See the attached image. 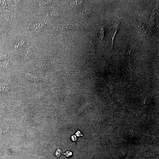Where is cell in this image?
Wrapping results in <instances>:
<instances>
[{
  "label": "cell",
  "mask_w": 159,
  "mask_h": 159,
  "mask_svg": "<svg viewBox=\"0 0 159 159\" xmlns=\"http://www.w3.org/2000/svg\"><path fill=\"white\" fill-rule=\"evenodd\" d=\"M153 13L152 14L150 22V25L152 26H153L155 21L154 19L155 18V12L154 11H153Z\"/></svg>",
  "instance_id": "11"
},
{
  "label": "cell",
  "mask_w": 159,
  "mask_h": 159,
  "mask_svg": "<svg viewBox=\"0 0 159 159\" xmlns=\"http://www.w3.org/2000/svg\"><path fill=\"white\" fill-rule=\"evenodd\" d=\"M26 74L28 78L32 81L35 82L37 81L38 78L35 75L30 74Z\"/></svg>",
  "instance_id": "8"
},
{
  "label": "cell",
  "mask_w": 159,
  "mask_h": 159,
  "mask_svg": "<svg viewBox=\"0 0 159 159\" xmlns=\"http://www.w3.org/2000/svg\"><path fill=\"white\" fill-rule=\"evenodd\" d=\"M82 1H73L70 3L71 6L74 8H77L79 7L82 4Z\"/></svg>",
  "instance_id": "6"
},
{
  "label": "cell",
  "mask_w": 159,
  "mask_h": 159,
  "mask_svg": "<svg viewBox=\"0 0 159 159\" xmlns=\"http://www.w3.org/2000/svg\"><path fill=\"white\" fill-rule=\"evenodd\" d=\"M120 105V103L119 101H114L110 104V108L113 112H115L119 108Z\"/></svg>",
  "instance_id": "4"
},
{
  "label": "cell",
  "mask_w": 159,
  "mask_h": 159,
  "mask_svg": "<svg viewBox=\"0 0 159 159\" xmlns=\"http://www.w3.org/2000/svg\"><path fill=\"white\" fill-rule=\"evenodd\" d=\"M117 23H116L115 26L114 27L112 28V30L111 33V43L112 45V49L113 48V39L114 37L115 36V35L117 32L118 29L119 27V20H117Z\"/></svg>",
  "instance_id": "2"
},
{
  "label": "cell",
  "mask_w": 159,
  "mask_h": 159,
  "mask_svg": "<svg viewBox=\"0 0 159 159\" xmlns=\"http://www.w3.org/2000/svg\"><path fill=\"white\" fill-rule=\"evenodd\" d=\"M89 39V43L92 46L98 49V47L96 44V43L95 41L92 38L90 37H88Z\"/></svg>",
  "instance_id": "9"
},
{
  "label": "cell",
  "mask_w": 159,
  "mask_h": 159,
  "mask_svg": "<svg viewBox=\"0 0 159 159\" xmlns=\"http://www.w3.org/2000/svg\"><path fill=\"white\" fill-rule=\"evenodd\" d=\"M136 23L140 32L143 34L145 35L147 32V28L142 20L138 15V18L136 21Z\"/></svg>",
  "instance_id": "1"
},
{
  "label": "cell",
  "mask_w": 159,
  "mask_h": 159,
  "mask_svg": "<svg viewBox=\"0 0 159 159\" xmlns=\"http://www.w3.org/2000/svg\"><path fill=\"white\" fill-rule=\"evenodd\" d=\"M83 13L85 15L89 16L92 15V11L89 9H86L83 11Z\"/></svg>",
  "instance_id": "10"
},
{
  "label": "cell",
  "mask_w": 159,
  "mask_h": 159,
  "mask_svg": "<svg viewBox=\"0 0 159 159\" xmlns=\"http://www.w3.org/2000/svg\"><path fill=\"white\" fill-rule=\"evenodd\" d=\"M62 154H64L67 157H69L72 155V153L70 151H67L65 153H62Z\"/></svg>",
  "instance_id": "13"
},
{
  "label": "cell",
  "mask_w": 159,
  "mask_h": 159,
  "mask_svg": "<svg viewBox=\"0 0 159 159\" xmlns=\"http://www.w3.org/2000/svg\"><path fill=\"white\" fill-rule=\"evenodd\" d=\"M72 138L73 140H76V138L75 136H73L72 137Z\"/></svg>",
  "instance_id": "15"
},
{
  "label": "cell",
  "mask_w": 159,
  "mask_h": 159,
  "mask_svg": "<svg viewBox=\"0 0 159 159\" xmlns=\"http://www.w3.org/2000/svg\"><path fill=\"white\" fill-rule=\"evenodd\" d=\"M95 139L96 141L100 143L102 145H106L108 141L106 139L102 138L100 136H96Z\"/></svg>",
  "instance_id": "5"
},
{
  "label": "cell",
  "mask_w": 159,
  "mask_h": 159,
  "mask_svg": "<svg viewBox=\"0 0 159 159\" xmlns=\"http://www.w3.org/2000/svg\"><path fill=\"white\" fill-rule=\"evenodd\" d=\"M118 156L122 159L125 158L127 157V152L126 149L121 148L117 151Z\"/></svg>",
  "instance_id": "3"
},
{
  "label": "cell",
  "mask_w": 159,
  "mask_h": 159,
  "mask_svg": "<svg viewBox=\"0 0 159 159\" xmlns=\"http://www.w3.org/2000/svg\"><path fill=\"white\" fill-rule=\"evenodd\" d=\"M55 29L58 31H64L66 30H70L73 29L72 27L69 26H58L56 27Z\"/></svg>",
  "instance_id": "7"
},
{
  "label": "cell",
  "mask_w": 159,
  "mask_h": 159,
  "mask_svg": "<svg viewBox=\"0 0 159 159\" xmlns=\"http://www.w3.org/2000/svg\"><path fill=\"white\" fill-rule=\"evenodd\" d=\"M108 159H110V158H108Z\"/></svg>",
  "instance_id": "16"
},
{
  "label": "cell",
  "mask_w": 159,
  "mask_h": 159,
  "mask_svg": "<svg viewBox=\"0 0 159 159\" xmlns=\"http://www.w3.org/2000/svg\"><path fill=\"white\" fill-rule=\"evenodd\" d=\"M148 79H150V80H153L155 81V76L154 75L151 74H150L149 76Z\"/></svg>",
  "instance_id": "14"
},
{
  "label": "cell",
  "mask_w": 159,
  "mask_h": 159,
  "mask_svg": "<svg viewBox=\"0 0 159 159\" xmlns=\"http://www.w3.org/2000/svg\"><path fill=\"white\" fill-rule=\"evenodd\" d=\"M62 154L61 150L60 149H58L56 152V155L57 157H59Z\"/></svg>",
  "instance_id": "12"
}]
</instances>
